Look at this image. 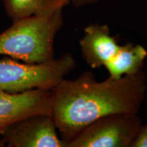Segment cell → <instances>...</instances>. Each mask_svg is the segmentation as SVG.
Here are the masks:
<instances>
[{
  "mask_svg": "<svg viewBox=\"0 0 147 147\" xmlns=\"http://www.w3.org/2000/svg\"><path fill=\"white\" fill-rule=\"evenodd\" d=\"M51 117L66 142L97 119L115 113H138L146 91L144 71L97 82L91 71L63 79L51 90Z\"/></svg>",
  "mask_w": 147,
  "mask_h": 147,
  "instance_id": "obj_1",
  "label": "cell"
},
{
  "mask_svg": "<svg viewBox=\"0 0 147 147\" xmlns=\"http://www.w3.org/2000/svg\"><path fill=\"white\" fill-rule=\"evenodd\" d=\"M51 90L34 89L18 93L0 90V136L11 124L36 114H51Z\"/></svg>",
  "mask_w": 147,
  "mask_h": 147,
  "instance_id": "obj_6",
  "label": "cell"
},
{
  "mask_svg": "<svg viewBox=\"0 0 147 147\" xmlns=\"http://www.w3.org/2000/svg\"><path fill=\"white\" fill-rule=\"evenodd\" d=\"M79 45L82 58L93 69L105 66L120 47L108 25L99 23L84 27Z\"/></svg>",
  "mask_w": 147,
  "mask_h": 147,
  "instance_id": "obj_7",
  "label": "cell"
},
{
  "mask_svg": "<svg viewBox=\"0 0 147 147\" xmlns=\"http://www.w3.org/2000/svg\"><path fill=\"white\" fill-rule=\"evenodd\" d=\"M76 67L70 53L40 63L5 57L0 59V90L18 93L34 89L52 90Z\"/></svg>",
  "mask_w": 147,
  "mask_h": 147,
  "instance_id": "obj_3",
  "label": "cell"
},
{
  "mask_svg": "<svg viewBox=\"0 0 147 147\" xmlns=\"http://www.w3.org/2000/svg\"><path fill=\"white\" fill-rule=\"evenodd\" d=\"M131 147H147V124L142 125Z\"/></svg>",
  "mask_w": 147,
  "mask_h": 147,
  "instance_id": "obj_10",
  "label": "cell"
},
{
  "mask_svg": "<svg viewBox=\"0 0 147 147\" xmlns=\"http://www.w3.org/2000/svg\"><path fill=\"white\" fill-rule=\"evenodd\" d=\"M4 146H5V144L4 141L3 140V139L1 138H0V147H4Z\"/></svg>",
  "mask_w": 147,
  "mask_h": 147,
  "instance_id": "obj_12",
  "label": "cell"
},
{
  "mask_svg": "<svg viewBox=\"0 0 147 147\" xmlns=\"http://www.w3.org/2000/svg\"><path fill=\"white\" fill-rule=\"evenodd\" d=\"M3 3L6 14L14 22L63 8L69 0H3Z\"/></svg>",
  "mask_w": 147,
  "mask_h": 147,
  "instance_id": "obj_9",
  "label": "cell"
},
{
  "mask_svg": "<svg viewBox=\"0 0 147 147\" xmlns=\"http://www.w3.org/2000/svg\"><path fill=\"white\" fill-rule=\"evenodd\" d=\"M51 115L36 114L20 119L1 134L7 147H66Z\"/></svg>",
  "mask_w": 147,
  "mask_h": 147,
  "instance_id": "obj_5",
  "label": "cell"
},
{
  "mask_svg": "<svg viewBox=\"0 0 147 147\" xmlns=\"http://www.w3.org/2000/svg\"><path fill=\"white\" fill-rule=\"evenodd\" d=\"M142 125L138 113L112 114L84 127L67 147H131Z\"/></svg>",
  "mask_w": 147,
  "mask_h": 147,
  "instance_id": "obj_4",
  "label": "cell"
},
{
  "mask_svg": "<svg viewBox=\"0 0 147 147\" xmlns=\"http://www.w3.org/2000/svg\"><path fill=\"white\" fill-rule=\"evenodd\" d=\"M63 9L12 22L0 34V55L40 63L54 59V41L63 23Z\"/></svg>",
  "mask_w": 147,
  "mask_h": 147,
  "instance_id": "obj_2",
  "label": "cell"
},
{
  "mask_svg": "<svg viewBox=\"0 0 147 147\" xmlns=\"http://www.w3.org/2000/svg\"><path fill=\"white\" fill-rule=\"evenodd\" d=\"M99 0H69V3H71L76 8H81L87 5L95 4Z\"/></svg>",
  "mask_w": 147,
  "mask_h": 147,
  "instance_id": "obj_11",
  "label": "cell"
},
{
  "mask_svg": "<svg viewBox=\"0 0 147 147\" xmlns=\"http://www.w3.org/2000/svg\"><path fill=\"white\" fill-rule=\"evenodd\" d=\"M146 57L147 51L143 46L128 43L120 45L116 54L104 67L109 73V77L119 79L142 71Z\"/></svg>",
  "mask_w": 147,
  "mask_h": 147,
  "instance_id": "obj_8",
  "label": "cell"
}]
</instances>
